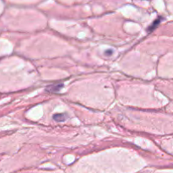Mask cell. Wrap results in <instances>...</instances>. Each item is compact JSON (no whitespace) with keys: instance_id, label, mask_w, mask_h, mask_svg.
<instances>
[{"instance_id":"obj_1","label":"cell","mask_w":173,"mask_h":173,"mask_svg":"<svg viewBox=\"0 0 173 173\" xmlns=\"http://www.w3.org/2000/svg\"><path fill=\"white\" fill-rule=\"evenodd\" d=\"M63 84H53V85H50L47 87L46 90L48 92H51V93H56V92H58L59 90H61L63 88Z\"/></svg>"},{"instance_id":"obj_2","label":"cell","mask_w":173,"mask_h":173,"mask_svg":"<svg viewBox=\"0 0 173 173\" xmlns=\"http://www.w3.org/2000/svg\"><path fill=\"white\" fill-rule=\"evenodd\" d=\"M67 118V115L64 113H60V114H55L53 116V119L57 122H64Z\"/></svg>"},{"instance_id":"obj_3","label":"cell","mask_w":173,"mask_h":173,"mask_svg":"<svg viewBox=\"0 0 173 173\" xmlns=\"http://www.w3.org/2000/svg\"><path fill=\"white\" fill-rule=\"evenodd\" d=\"M160 19H156L155 21H154L152 24H151V26H149V32H151L154 29H155L156 27H157V26L159 25V23H160Z\"/></svg>"},{"instance_id":"obj_4","label":"cell","mask_w":173,"mask_h":173,"mask_svg":"<svg viewBox=\"0 0 173 173\" xmlns=\"http://www.w3.org/2000/svg\"><path fill=\"white\" fill-rule=\"evenodd\" d=\"M106 54H107H107H108V55H112V50H109V51H106Z\"/></svg>"}]
</instances>
